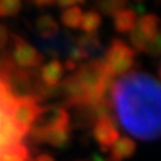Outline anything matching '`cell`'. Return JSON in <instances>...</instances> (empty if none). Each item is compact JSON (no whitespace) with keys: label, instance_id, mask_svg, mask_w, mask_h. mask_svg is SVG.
Here are the masks:
<instances>
[{"label":"cell","instance_id":"6da1fadb","mask_svg":"<svg viewBox=\"0 0 161 161\" xmlns=\"http://www.w3.org/2000/svg\"><path fill=\"white\" fill-rule=\"evenodd\" d=\"M112 109L115 128L136 142L160 137V83L147 73L133 71L112 82Z\"/></svg>","mask_w":161,"mask_h":161},{"label":"cell","instance_id":"7a4b0ae2","mask_svg":"<svg viewBox=\"0 0 161 161\" xmlns=\"http://www.w3.org/2000/svg\"><path fill=\"white\" fill-rule=\"evenodd\" d=\"M20 99L7 78L0 75V161H30L24 141L32 129L19 118Z\"/></svg>","mask_w":161,"mask_h":161},{"label":"cell","instance_id":"3957f363","mask_svg":"<svg viewBox=\"0 0 161 161\" xmlns=\"http://www.w3.org/2000/svg\"><path fill=\"white\" fill-rule=\"evenodd\" d=\"M112 78L102 60L83 64L63 85L69 102L78 106L94 108L102 114Z\"/></svg>","mask_w":161,"mask_h":161},{"label":"cell","instance_id":"277c9868","mask_svg":"<svg viewBox=\"0 0 161 161\" xmlns=\"http://www.w3.org/2000/svg\"><path fill=\"white\" fill-rule=\"evenodd\" d=\"M133 46L142 51L158 53L160 36H158V18L154 15H144L137 19L134 28L129 32Z\"/></svg>","mask_w":161,"mask_h":161},{"label":"cell","instance_id":"5b68a950","mask_svg":"<svg viewBox=\"0 0 161 161\" xmlns=\"http://www.w3.org/2000/svg\"><path fill=\"white\" fill-rule=\"evenodd\" d=\"M134 62V51L130 48L128 44H125L121 40H115L112 43L106 53V58H105L103 63L106 66L108 71L110 73L112 77L128 74L129 70L132 69Z\"/></svg>","mask_w":161,"mask_h":161},{"label":"cell","instance_id":"8992f818","mask_svg":"<svg viewBox=\"0 0 161 161\" xmlns=\"http://www.w3.org/2000/svg\"><path fill=\"white\" fill-rule=\"evenodd\" d=\"M15 39H18L15 36ZM14 59L20 67H35L42 62V55L31 44L18 39L14 47Z\"/></svg>","mask_w":161,"mask_h":161},{"label":"cell","instance_id":"52a82bcc","mask_svg":"<svg viewBox=\"0 0 161 161\" xmlns=\"http://www.w3.org/2000/svg\"><path fill=\"white\" fill-rule=\"evenodd\" d=\"M64 74V64L59 60H50L42 67V79L46 86H55Z\"/></svg>","mask_w":161,"mask_h":161},{"label":"cell","instance_id":"ba28073f","mask_svg":"<svg viewBox=\"0 0 161 161\" xmlns=\"http://www.w3.org/2000/svg\"><path fill=\"white\" fill-rule=\"evenodd\" d=\"M137 23V15L133 9H119L114 14V27L118 32H130Z\"/></svg>","mask_w":161,"mask_h":161},{"label":"cell","instance_id":"9c48e42d","mask_svg":"<svg viewBox=\"0 0 161 161\" xmlns=\"http://www.w3.org/2000/svg\"><path fill=\"white\" fill-rule=\"evenodd\" d=\"M101 23H102V19H101V15L97 11H87L82 15L79 28H82L86 34H94L97 32Z\"/></svg>","mask_w":161,"mask_h":161},{"label":"cell","instance_id":"30bf717a","mask_svg":"<svg viewBox=\"0 0 161 161\" xmlns=\"http://www.w3.org/2000/svg\"><path fill=\"white\" fill-rule=\"evenodd\" d=\"M82 9L79 7L74 6V7H69L64 8V11L60 15V20L64 26H67L70 28H78L80 24V20H82Z\"/></svg>","mask_w":161,"mask_h":161},{"label":"cell","instance_id":"8fae6325","mask_svg":"<svg viewBox=\"0 0 161 161\" xmlns=\"http://www.w3.org/2000/svg\"><path fill=\"white\" fill-rule=\"evenodd\" d=\"M36 27L43 36H53V35H55L58 32L57 22H55L51 16H48V15H44V16L38 19Z\"/></svg>","mask_w":161,"mask_h":161},{"label":"cell","instance_id":"7c38bea8","mask_svg":"<svg viewBox=\"0 0 161 161\" xmlns=\"http://www.w3.org/2000/svg\"><path fill=\"white\" fill-rule=\"evenodd\" d=\"M22 8V0H0V16L7 18L16 15Z\"/></svg>","mask_w":161,"mask_h":161},{"label":"cell","instance_id":"4fadbf2b","mask_svg":"<svg viewBox=\"0 0 161 161\" xmlns=\"http://www.w3.org/2000/svg\"><path fill=\"white\" fill-rule=\"evenodd\" d=\"M82 2H85V0H55V3L60 7H63V8L74 7L77 3H82Z\"/></svg>","mask_w":161,"mask_h":161},{"label":"cell","instance_id":"5bb4252c","mask_svg":"<svg viewBox=\"0 0 161 161\" xmlns=\"http://www.w3.org/2000/svg\"><path fill=\"white\" fill-rule=\"evenodd\" d=\"M6 40H7V30L4 28L2 24H0V48L4 46Z\"/></svg>","mask_w":161,"mask_h":161},{"label":"cell","instance_id":"9a60e30c","mask_svg":"<svg viewBox=\"0 0 161 161\" xmlns=\"http://www.w3.org/2000/svg\"><path fill=\"white\" fill-rule=\"evenodd\" d=\"M34 3L36 4V6H50V4L55 3V0H34Z\"/></svg>","mask_w":161,"mask_h":161},{"label":"cell","instance_id":"2e32d148","mask_svg":"<svg viewBox=\"0 0 161 161\" xmlns=\"http://www.w3.org/2000/svg\"><path fill=\"white\" fill-rule=\"evenodd\" d=\"M117 2H118V0H117Z\"/></svg>","mask_w":161,"mask_h":161}]
</instances>
